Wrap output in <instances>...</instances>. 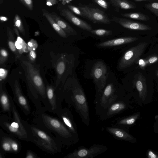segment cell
<instances>
[{
	"label": "cell",
	"mask_w": 158,
	"mask_h": 158,
	"mask_svg": "<svg viewBox=\"0 0 158 158\" xmlns=\"http://www.w3.org/2000/svg\"><path fill=\"white\" fill-rule=\"evenodd\" d=\"M136 38L131 37L117 38L98 43L97 46L99 47H106L119 46L133 42Z\"/></svg>",
	"instance_id": "ac0fdd59"
},
{
	"label": "cell",
	"mask_w": 158,
	"mask_h": 158,
	"mask_svg": "<svg viewBox=\"0 0 158 158\" xmlns=\"http://www.w3.org/2000/svg\"><path fill=\"white\" fill-rule=\"evenodd\" d=\"M46 111L56 114L58 110L62 107L59 103L56 91V88L50 85L46 86V103L44 106Z\"/></svg>",
	"instance_id": "4fadbf2b"
},
{
	"label": "cell",
	"mask_w": 158,
	"mask_h": 158,
	"mask_svg": "<svg viewBox=\"0 0 158 158\" xmlns=\"http://www.w3.org/2000/svg\"><path fill=\"white\" fill-rule=\"evenodd\" d=\"M112 21L119 24L124 28L133 30H147L151 28L146 24L134 22L129 19L118 17H113Z\"/></svg>",
	"instance_id": "2e32d148"
},
{
	"label": "cell",
	"mask_w": 158,
	"mask_h": 158,
	"mask_svg": "<svg viewBox=\"0 0 158 158\" xmlns=\"http://www.w3.org/2000/svg\"><path fill=\"white\" fill-rule=\"evenodd\" d=\"M95 2L102 8L106 9L108 7V5L105 0H94Z\"/></svg>",
	"instance_id": "d590c367"
},
{
	"label": "cell",
	"mask_w": 158,
	"mask_h": 158,
	"mask_svg": "<svg viewBox=\"0 0 158 158\" xmlns=\"http://www.w3.org/2000/svg\"><path fill=\"white\" fill-rule=\"evenodd\" d=\"M0 19L2 21H5L7 20L8 19L6 17L2 16L0 17Z\"/></svg>",
	"instance_id": "ee69618b"
},
{
	"label": "cell",
	"mask_w": 158,
	"mask_h": 158,
	"mask_svg": "<svg viewBox=\"0 0 158 158\" xmlns=\"http://www.w3.org/2000/svg\"><path fill=\"white\" fill-rule=\"evenodd\" d=\"M91 76L96 87V95L102 91L106 84L107 68L105 63L101 60L95 62L91 69Z\"/></svg>",
	"instance_id": "8992f818"
},
{
	"label": "cell",
	"mask_w": 158,
	"mask_h": 158,
	"mask_svg": "<svg viewBox=\"0 0 158 158\" xmlns=\"http://www.w3.org/2000/svg\"><path fill=\"white\" fill-rule=\"evenodd\" d=\"M8 56V53L4 48H2L0 50V64H3L6 61Z\"/></svg>",
	"instance_id": "4dcf8cb0"
},
{
	"label": "cell",
	"mask_w": 158,
	"mask_h": 158,
	"mask_svg": "<svg viewBox=\"0 0 158 158\" xmlns=\"http://www.w3.org/2000/svg\"><path fill=\"white\" fill-rule=\"evenodd\" d=\"M145 44H141L133 47L127 51L120 59L118 68L123 69L132 64L141 55L143 51Z\"/></svg>",
	"instance_id": "30bf717a"
},
{
	"label": "cell",
	"mask_w": 158,
	"mask_h": 158,
	"mask_svg": "<svg viewBox=\"0 0 158 158\" xmlns=\"http://www.w3.org/2000/svg\"><path fill=\"white\" fill-rule=\"evenodd\" d=\"M3 1L4 0H0V4L1 5Z\"/></svg>",
	"instance_id": "f6af8a7d"
},
{
	"label": "cell",
	"mask_w": 158,
	"mask_h": 158,
	"mask_svg": "<svg viewBox=\"0 0 158 158\" xmlns=\"http://www.w3.org/2000/svg\"><path fill=\"white\" fill-rule=\"evenodd\" d=\"M8 73L7 70L3 68H1L0 69V79L1 81L4 80L6 77Z\"/></svg>",
	"instance_id": "8d00e7d4"
},
{
	"label": "cell",
	"mask_w": 158,
	"mask_h": 158,
	"mask_svg": "<svg viewBox=\"0 0 158 158\" xmlns=\"http://www.w3.org/2000/svg\"><path fill=\"white\" fill-rule=\"evenodd\" d=\"M30 125L32 133V143L48 153L55 154L62 152L64 145L54 135L33 123Z\"/></svg>",
	"instance_id": "277c9868"
},
{
	"label": "cell",
	"mask_w": 158,
	"mask_h": 158,
	"mask_svg": "<svg viewBox=\"0 0 158 158\" xmlns=\"http://www.w3.org/2000/svg\"><path fill=\"white\" fill-rule=\"evenodd\" d=\"M148 155L149 157L152 158H155L157 157L151 151L149 152Z\"/></svg>",
	"instance_id": "b9f144b4"
},
{
	"label": "cell",
	"mask_w": 158,
	"mask_h": 158,
	"mask_svg": "<svg viewBox=\"0 0 158 158\" xmlns=\"http://www.w3.org/2000/svg\"><path fill=\"white\" fill-rule=\"evenodd\" d=\"M113 5L124 9H130L136 7L134 5L125 0H110Z\"/></svg>",
	"instance_id": "d4e9b609"
},
{
	"label": "cell",
	"mask_w": 158,
	"mask_h": 158,
	"mask_svg": "<svg viewBox=\"0 0 158 158\" xmlns=\"http://www.w3.org/2000/svg\"><path fill=\"white\" fill-rule=\"evenodd\" d=\"M52 17L60 27L66 33L70 35H77L76 31L67 22L55 12L51 13Z\"/></svg>",
	"instance_id": "44dd1931"
},
{
	"label": "cell",
	"mask_w": 158,
	"mask_h": 158,
	"mask_svg": "<svg viewBox=\"0 0 158 158\" xmlns=\"http://www.w3.org/2000/svg\"><path fill=\"white\" fill-rule=\"evenodd\" d=\"M10 143L12 153L18 154L21 150V145L18 139L10 135Z\"/></svg>",
	"instance_id": "4316f807"
},
{
	"label": "cell",
	"mask_w": 158,
	"mask_h": 158,
	"mask_svg": "<svg viewBox=\"0 0 158 158\" xmlns=\"http://www.w3.org/2000/svg\"><path fill=\"white\" fill-rule=\"evenodd\" d=\"M25 157L26 158H38L39 157L35 152L31 150L28 149L26 151Z\"/></svg>",
	"instance_id": "836d02e7"
},
{
	"label": "cell",
	"mask_w": 158,
	"mask_h": 158,
	"mask_svg": "<svg viewBox=\"0 0 158 158\" xmlns=\"http://www.w3.org/2000/svg\"><path fill=\"white\" fill-rule=\"evenodd\" d=\"M43 15L45 17L56 31L61 37H67L66 33L60 27L52 16L51 13L47 10H42Z\"/></svg>",
	"instance_id": "ffe728a7"
},
{
	"label": "cell",
	"mask_w": 158,
	"mask_h": 158,
	"mask_svg": "<svg viewBox=\"0 0 158 158\" xmlns=\"http://www.w3.org/2000/svg\"><path fill=\"white\" fill-rule=\"evenodd\" d=\"M90 32L93 34L101 36H106L112 34L111 31L104 29L92 30Z\"/></svg>",
	"instance_id": "f1b7e54d"
},
{
	"label": "cell",
	"mask_w": 158,
	"mask_h": 158,
	"mask_svg": "<svg viewBox=\"0 0 158 158\" xmlns=\"http://www.w3.org/2000/svg\"><path fill=\"white\" fill-rule=\"evenodd\" d=\"M27 44L29 51L31 50L35 51L38 47L36 41L33 39L31 40L28 42Z\"/></svg>",
	"instance_id": "1f68e13d"
},
{
	"label": "cell",
	"mask_w": 158,
	"mask_h": 158,
	"mask_svg": "<svg viewBox=\"0 0 158 158\" xmlns=\"http://www.w3.org/2000/svg\"><path fill=\"white\" fill-rule=\"evenodd\" d=\"M127 106L126 102L123 98L111 104L103 110L98 116L101 120L109 119L120 114L125 110Z\"/></svg>",
	"instance_id": "7c38bea8"
},
{
	"label": "cell",
	"mask_w": 158,
	"mask_h": 158,
	"mask_svg": "<svg viewBox=\"0 0 158 158\" xmlns=\"http://www.w3.org/2000/svg\"><path fill=\"white\" fill-rule=\"evenodd\" d=\"M157 74H158V73H157Z\"/></svg>",
	"instance_id": "c3c4849f"
},
{
	"label": "cell",
	"mask_w": 158,
	"mask_h": 158,
	"mask_svg": "<svg viewBox=\"0 0 158 158\" xmlns=\"http://www.w3.org/2000/svg\"><path fill=\"white\" fill-rule=\"evenodd\" d=\"M56 114L71 133L75 143L79 141L77 127L72 113L66 107L60 108Z\"/></svg>",
	"instance_id": "ba28073f"
},
{
	"label": "cell",
	"mask_w": 158,
	"mask_h": 158,
	"mask_svg": "<svg viewBox=\"0 0 158 158\" xmlns=\"http://www.w3.org/2000/svg\"><path fill=\"white\" fill-rule=\"evenodd\" d=\"M60 101L64 99L72 106L83 123L88 126L90 123L89 105L84 92L77 81H73L65 85L58 93Z\"/></svg>",
	"instance_id": "6da1fadb"
},
{
	"label": "cell",
	"mask_w": 158,
	"mask_h": 158,
	"mask_svg": "<svg viewBox=\"0 0 158 158\" xmlns=\"http://www.w3.org/2000/svg\"><path fill=\"white\" fill-rule=\"evenodd\" d=\"M14 23L15 26L17 28L23 35H24L25 32L23 23L20 17L18 15H16L15 17Z\"/></svg>",
	"instance_id": "83f0119b"
},
{
	"label": "cell",
	"mask_w": 158,
	"mask_h": 158,
	"mask_svg": "<svg viewBox=\"0 0 158 158\" xmlns=\"http://www.w3.org/2000/svg\"><path fill=\"white\" fill-rule=\"evenodd\" d=\"M105 129L116 139L130 141L132 139L131 136L122 128L111 125L106 127Z\"/></svg>",
	"instance_id": "e0dca14e"
},
{
	"label": "cell",
	"mask_w": 158,
	"mask_h": 158,
	"mask_svg": "<svg viewBox=\"0 0 158 158\" xmlns=\"http://www.w3.org/2000/svg\"><path fill=\"white\" fill-rule=\"evenodd\" d=\"M19 1L29 10H32L33 4L32 0H19Z\"/></svg>",
	"instance_id": "d6a6232c"
},
{
	"label": "cell",
	"mask_w": 158,
	"mask_h": 158,
	"mask_svg": "<svg viewBox=\"0 0 158 158\" xmlns=\"http://www.w3.org/2000/svg\"><path fill=\"white\" fill-rule=\"evenodd\" d=\"M136 1H148V0H135Z\"/></svg>",
	"instance_id": "7dc6e473"
},
{
	"label": "cell",
	"mask_w": 158,
	"mask_h": 158,
	"mask_svg": "<svg viewBox=\"0 0 158 158\" xmlns=\"http://www.w3.org/2000/svg\"><path fill=\"white\" fill-rule=\"evenodd\" d=\"M121 15L126 18L142 21H147L149 19L148 16L147 15L139 12L121 14Z\"/></svg>",
	"instance_id": "484cf974"
},
{
	"label": "cell",
	"mask_w": 158,
	"mask_h": 158,
	"mask_svg": "<svg viewBox=\"0 0 158 158\" xmlns=\"http://www.w3.org/2000/svg\"><path fill=\"white\" fill-rule=\"evenodd\" d=\"M14 99L12 100V116L3 114L0 116V125L9 134L18 139L32 142V133L30 125L21 117Z\"/></svg>",
	"instance_id": "3957f363"
},
{
	"label": "cell",
	"mask_w": 158,
	"mask_h": 158,
	"mask_svg": "<svg viewBox=\"0 0 158 158\" xmlns=\"http://www.w3.org/2000/svg\"><path fill=\"white\" fill-rule=\"evenodd\" d=\"M68 6L72 12L77 15L82 16L81 12L78 7L71 5H68Z\"/></svg>",
	"instance_id": "e575fe53"
},
{
	"label": "cell",
	"mask_w": 158,
	"mask_h": 158,
	"mask_svg": "<svg viewBox=\"0 0 158 158\" xmlns=\"http://www.w3.org/2000/svg\"><path fill=\"white\" fill-rule=\"evenodd\" d=\"M6 153L0 149V158H4Z\"/></svg>",
	"instance_id": "7bdbcfd3"
},
{
	"label": "cell",
	"mask_w": 158,
	"mask_h": 158,
	"mask_svg": "<svg viewBox=\"0 0 158 158\" xmlns=\"http://www.w3.org/2000/svg\"><path fill=\"white\" fill-rule=\"evenodd\" d=\"M157 60V57L156 56H153L150 58L149 59L148 61L150 63H153L156 61Z\"/></svg>",
	"instance_id": "60d3db41"
},
{
	"label": "cell",
	"mask_w": 158,
	"mask_h": 158,
	"mask_svg": "<svg viewBox=\"0 0 158 158\" xmlns=\"http://www.w3.org/2000/svg\"><path fill=\"white\" fill-rule=\"evenodd\" d=\"M7 34L8 39L7 42L9 47L10 50L17 57H19V54L15 46V41L13 31L8 27H7Z\"/></svg>",
	"instance_id": "cb8c5ba5"
},
{
	"label": "cell",
	"mask_w": 158,
	"mask_h": 158,
	"mask_svg": "<svg viewBox=\"0 0 158 158\" xmlns=\"http://www.w3.org/2000/svg\"><path fill=\"white\" fill-rule=\"evenodd\" d=\"M146 8L158 16V2H154L145 5Z\"/></svg>",
	"instance_id": "f546056e"
},
{
	"label": "cell",
	"mask_w": 158,
	"mask_h": 158,
	"mask_svg": "<svg viewBox=\"0 0 158 158\" xmlns=\"http://www.w3.org/2000/svg\"><path fill=\"white\" fill-rule=\"evenodd\" d=\"M13 98L9 95L2 85L0 86V102L2 112L10 116H12Z\"/></svg>",
	"instance_id": "5bb4252c"
},
{
	"label": "cell",
	"mask_w": 158,
	"mask_h": 158,
	"mask_svg": "<svg viewBox=\"0 0 158 158\" xmlns=\"http://www.w3.org/2000/svg\"><path fill=\"white\" fill-rule=\"evenodd\" d=\"M29 56L30 60L31 61H34L36 58V54L35 51H29Z\"/></svg>",
	"instance_id": "74e56055"
},
{
	"label": "cell",
	"mask_w": 158,
	"mask_h": 158,
	"mask_svg": "<svg viewBox=\"0 0 158 158\" xmlns=\"http://www.w3.org/2000/svg\"><path fill=\"white\" fill-rule=\"evenodd\" d=\"M57 0H47L46 4L48 6L53 5L57 3Z\"/></svg>",
	"instance_id": "ab89813d"
},
{
	"label": "cell",
	"mask_w": 158,
	"mask_h": 158,
	"mask_svg": "<svg viewBox=\"0 0 158 158\" xmlns=\"http://www.w3.org/2000/svg\"><path fill=\"white\" fill-rule=\"evenodd\" d=\"M46 111L36 110L32 114V123L54 135L64 146L76 143L69 130L58 118L51 116Z\"/></svg>",
	"instance_id": "7a4b0ae2"
},
{
	"label": "cell",
	"mask_w": 158,
	"mask_h": 158,
	"mask_svg": "<svg viewBox=\"0 0 158 158\" xmlns=\"http://www.w3.org/2000/svg\"><path fill=\"white\" fill-rule=\"evenodd\" d=\"M123 98L118 87L113 83L106 85L102 91L95 95L94 101L95 113L98 116L111 104Z\"/></svg>",
	"instance_id": "5b68a950"
},
{
	"label": "cell",
	"mask_w": 158,
	"mask_h": 158,
	"mask_svg": "<svg viewBox=\"0 0 158 158\" xmlns=\"http://www.w3.org/2000/svg\"><path fill=\"white\" fill-rule=\"evenodd\" d=\"M136 85L138 90L139 92L141 91L143 89V85L141 81H138Z\"/></svg>",
	"instance_id": "f35d334b"
},
{
	"label": "cell",
	"mask_w": 158,
	"mask_h": 158,
	"mask_svg": "<svg viewBox=\"0 0 158 158\" xmlns=\"http://www.w3.org/2000/svg\"><path fill=\"white\" fill-rule=\"evenodd\" d=\"M12 89L15 102L26 115H29L31 112L30 106L28 99L23 93L17 81L15 82Z\"/></svg>",
	"instance_id": "8fae6325"
},
{
	"label": "cell",
	"mask_w": 158,
	"mask_h": 158,
	"mask_svg": "<svg viewBox=\"0 0 158 158\" xmlns=\"http://www.w3.org/2000/svg\"><path fill=\"white\" fill-rule=\"evenodd\" d=\"M15 32L17 36V40L15 41V45L16 49L20 54L29 51L27 44L19 36L18 29L16 27L14 28Z\"/></svg>",
	"instance_id": "603a6c76"
},
{
	"label": "cell",
	"mask_w": 158,
	"mask_h": 158,
	"mask_svg": "<svg viewBox=\"0 0 158 158\" xmlns=\"http://www.w3.org/2000/svg\"><path fill=\"white\" fill-rule=\"evenodd\" d=\"M82 16L89 19L94 23L109 24L110 20L106 14L98 9L87 6H79Z\"/></svg>",
	"instance_id": "9c48e42d"
},
{
	"label": "cell",
	"mask_w": 158,
	"mask_h": 158,
	"mask_svg": "<svg viewBox=\"0 0 158 158\" xmlns=\"http://www.w3.org/2000/svg\"><path fill=\"white\" fill-rule=\"evenodd\" d=\"M108 148L101 144H94L89 148L81 146L64 158H93L107 151Z\"/></svg>",
	"instance_id": "52a82bcc"
},
{
	"label": "cell",
	"mask_w": 158,
	"mask_h": 158,
	"mask_svg": "<svg viewBox=\"0 0 158 158\" xmlns=\"http://www.w3.org/2000/svg\"><path fill=\"white\" fill-rule=\"evenodd\" d=\"M60 14L71 23L82 29L89 31L92 30L90 25L76 16L68 9H62L60 11Z\"/></svg>",
	"instance_id": "9a60e30c"
},
{
	"label": "cell",
	"mask_w": 158,
	"mask_h": 158,
	"mask_svg": "<svg viewBox=\"0 0 158 158\" xmlns=\"http://www.w3.org/2000/svg\"><path fill=\"white\" fill-rule=\"evenodd\" d=\"M73 59L69 61L65 55L62 56L58 61L56 65V69L57 74L59 77H61L65 72L68 64L74 63Z\"/></svg>",
	"instance_id": "7402d4cb"
},
{
	"label": "cell",
	"mask_w": 158,
	"mask_h": 158,
	"mask_svg": "<svg viewBox=\"0 0 158 158\" xmlns=\"http://www.w3.org/2000/svg\"><path fill=\"white\" fill-rule=\"evenodd\" d=\"M0 149L6 153H12L10 135L5 133L1 129L0 130Z\"/></svg>",
	"instance_id": "d6986e66"
},
{
	"label": "cell",
	"mask_w": 158,
	"mask_h": 158,
	"mask_svg": "<svg viewBox=\"0 0 158 158\" xmlns=\"http://www.w3.org/2000/svg\"><path fill=\"white\" fill-rule=\"evenodd\" d=\"M72 0H63V1H66V2H69V1H72Z\"/></svg>",
	"instance_id": "bcb514c9"
}]
</instances>
